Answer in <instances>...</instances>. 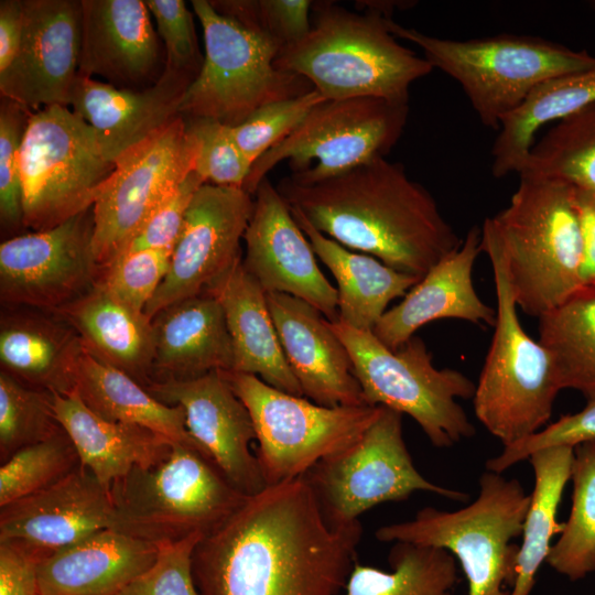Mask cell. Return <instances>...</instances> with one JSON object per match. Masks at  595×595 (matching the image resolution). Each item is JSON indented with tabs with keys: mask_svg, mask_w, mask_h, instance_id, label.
Wrapping results in <instances>:
<instances>
[{
	"mask_svg": "<svg viewBox=\"0 0 595 595\" xmlns=\"http://www.w3.org/2000/svg\"><path fill=\"white\" fill-rule=\"evenodd\" d=\"M387 24L396 37L419 46L433 68L455 79L480 122L495 130L540 84L595 66V57L586 51L538 36L452 40L405 28L391 18Z\"/></svg>",
	"mask_w": 595,
	"mask_h": 595,
	"instance_id": "cell-5",
	"label": "cell"
},
{
	"mask_svg": "<svg viewBox=\"0 0 595 595\" xmlns=\"http://www.w3.org/2000/svg\"><path fill=\"white\" fill-rule=\"evenodd\" d=\"M204 183V180L192 171L154 209L121 253L138 250L173 251L192 198Z\"/></svg>",
	"mask_w": 595,
	"mask_h": 595,
	"instance_id": "cell-50",
	"label": "cell"
},
{
	"mask_svg": "<svg viewBox=\"0 0 595 595\" xmlns=\"http://www.w3.org/2000/svg\"><path fill=\"white\" fill-rule=\"evenodd\" d=\"M158 33L141 0H82L78 74L111 85L137 84L159 61Z\"/></svg>",
	"mask_w": 595,
	"mask_h": 595,
	"instance_id": "cell-25",
	"label": "cell"
},
{
	"mask_svg": "<svg viewBox=\"0 0 595 595\" xmlns=\"http://www.w3.org/2000/svg\"><path fill=\"white\" fill-rule=\"evenodd\" d=\"M20 164L23 226L33 231L90 209L116 167L96 130L60 105L31 112Z\"/></svg>",
	"mask_w": 595,
	"mask_h": 595,
	"instance_id": "cell-11",
	"label": "cell"
},
{
	"mask_svg": "<svg viewBox=\"0 0 595 595\" xmlns=\"http://www.w3.org/2000/svg\"><path fill=\"white\" fill-rule=\"evenodd\" d=\"M509 204L480 228L501 258L517 306L540 318L583 284V241L573 187L519 175Z\"/></svg>",
	"mask_w": 595,
	"mask_h": 595,
	"instance_id": "cell-3",
	"label": "cell"
},
{
	"mask_svg": "<svg viewBox=\"0 0 595 595\" xmlns=\"http://www.w3.org/2000/svg\"><path fill=\"white\" fill-rule=\"evenodd\" d=\"M326 100L316 89L262 106L241 125L234 138L252 164L269 149L292 133L311 110Z\"/></svg>",
	"mask_w": 595,
	"mask_h": 595,
	"instance_id": "cell-45",
	"label": "cell"
},
{
	"mask_svg": "<svg viewBox=\"0 0 595 595\" xmlns=\"http://www.w3.org/2000/svg\"><path fill=\"white\" fill-rule=\"evenodd\" d=\"M387 19L313 2L309 33L281 47L274 66L306 78L326 100L375 97L409 104L410 86L434 68L397 40Z\"/></svg>",
	"mask_w": 595,
	"mask_h": 595,
	"instance_id": "cell-4",
	"label": "cell"
},
{
	"mask_svg": "<svg viewBox=\"0 0 595 595\" xmlns=\"http://www.w3.org/2000/svg\"><path fill=\"white\" fill-rule=\"evenodd\" d=\"M363 528L332 526L304 476L267 486L192 554L199 595H337Z\"/></svg>",
	"mask_w": 595,
	"mask_h": 595,
	"instance_id": "cell-1",
	"label": "cell"
},
{
	"mask_svg": "<svg viewBox=\"0 0 595 595\" xmlns=\"http://www.w3.org/2000/svg\"><path fill=\"white\" fill-rule=\"evenodd\" d=\"M147 390L159 401L182 408L191 436L238 490L253 496L267 487L251 452L256 441L251 415L223 371L156 380Z\"/></svg>",
	"mask_w": 595,
	"mask_h": 595,
	"instance_id": "cell-18",
	"label": "cell"
},
{
	"mask_svg": "<svg viewBox=\"0 0 595 595\" xmlns=\"http://www.w3.org/2000/svg\"><path fill=\"white\" fill-rule=\"evenodd\" d=\"M224 310L234 349L232 372L303 397L282 350L267 293L242 266V257L207 290Z\"/></svg>",
	"mask_w": 595,
	"mask_h": 595,
	"instance_id": "cell-28",
	"label": "cell"
},
{
	"mask_svg": "<svg viewBox=\"0 0 595 595\" xmlns=\"http://www.w3.org/2000/svg\"><path fill=\"white\" fill-rule=\"evenodd\" d=\"M223 374L251 415L256 456L267 486L302 477L322 459L355 443L381 409L325 407L253 375Z\"/></svg>",
	"mask_w": 595,
	"mask_h": 595,
	"instance_id": "cell-13",
	"label": "cell"
},
{
	"mask_svg": "<svg viewBox=\"0 0 595 595\" xmlns=\"http://www.w3.org/2000/svg\"><path fill=\"white\" fill-rule=\"evenodd\" d=\"M165 51V69L196 76L202 62L193 15L183 0H145Z\"/></svg>",
	"mask_w": 595,
	"mask_h": 595,
	"instance_id": "cell-49",
	"label": "cell"
},
{
	"mask_svg": "<svg viewBox=\"0 0 595 595\" xmlns=\"http://www.w3.org/2000/svg\"><path fill=\"white\" fill-rule=\"evenodd\" d=\"M151 322L153 381L232 371L234 349L225 313L210 292L173 303L158 312Z\"/></svg>",
	"mask_w": 595,
	"mask_h": 595,
	"instance_id": "cell-27",
	"label": "cell"
},
{
	"mask_svg": "<svg viewBox=\"0 0 595 595\" xmlns=\"http://www.w3.org/2000/svg\"><path fill=\"white\" fill-rule=\"evenodd\" d=\"M390 572L355 563L344 595H452L459 582L455 558L448 551L394 542Z\"/></svg>",
	"mask_w": 595,
	"mask_h": 595,
	"instance_id": "cell-37",
	"label": "cell"
},
{
	"mask_svg": "<svg viewBox=\"0 0 595 595\" xmlns=\"http://www.w3.org/2000/svg\"><path fill=\"white\" fill-rule=\"evenodd\" d=\"M409 104L375 97L324 100L251 166L244 190L255 195L268 173L288 161L291 180L312 184L386 158L401 138Z\"/></svg>",
	"mask_w": 595,
	"mask_h": 595,
	"instance_id": "cell-12",
	"label": "cell"
},
{
	"mask_svg": "<svg viewBox=\"0 0 595 595\" xmlns=\"http://www.w3.org/2000/svg\"><path fill=\"white\" fill-rule=\"evenodd\" d=\"M53 407L58 423L76 447L80 465L109 490L115 480L134 467L162 462L174 444L143 426L100 418L76 391L53 393Z\"/></svg>",
	"mask_w": 595,
	"mask_h": 595,
	"instance_id": "cell-31",
	"label": "cell"
},
{
	"mask_svg": "<svg viewBox=\"0 0 595 595\" xmlns=\"http://www.w3.org/2000/svg\"><path fill=\"white\" fill-rule=\"evenodd\" d=\"M583 241L582 279L584 285H595V193L573 187Z\"/></svg>",
	"mask_w": 595,
	"mask_h": 595,
	"instance_id": "cell-52",
	"label": "cell"
},
{
	"mask_svg": "<svg viewBox=\"0 0 595 595\" xmlns=\"http://www.w3.org/2000/svg\"><path fill=\"white\" fill-rule=\"evenodd\" d=\"M242 188L204 183L194 194L164 280L147 305L153 316L207 290L241 257L240 242L253 210Z\"/></svg>",
	"mask_w": 595,
	"mask_h": 595,
	"instance_id": "cell-17",
	"label": "cell"
},
{
	"mask_svg": "<svg viewBox=\"0 0 595 595\" xmlns=\"http://www.w3.org/2000/svg\"><path fill=\"white\" fill-rule=\"evenodd\" d=\"M54 315L32 312L1 315V370L30 387L69 394L75 391L85 348L75 329Z\"/></svg>",
	"mask_w": 595,
	"mask_h": 595,
	"instance_id": "cell-30",
	"label": "cell"
},
{
	"mask_svg": "<svg viewBox=\"0 0 595 595\" xmlns=\"http://www.w3.org/2000/svg\"><path fill=\"white\" fill-rule=\"evenodd\" d=\"M595 439V397L587 398L578 412L561 415L539 432L511 445L486 462V469L502 473L515 464L528 459L537 451L553 446H572Z\"/></svg>",
	"mask_w": 595,
	"mask_h": 595,
	"instance_id": "cell-48",
	"label": "cell"
},
{
	"mask_svg": "<svg viewBox=\"0 0 595 595\" xmlns=\"http://www.w3.org/2000/svg\"><path fill=\"white\" fill-rule=\"evenodd\" d=\"M197 142L182 116L127 151L91 207L99 268L119 256L154 209L195 169Z\"/></svg>",
	"mask_w": 595,
	"mask_h": 595,
	"instance_id": "cell-15",
	"label": "cell"
},
{
	"mask_svg": "<svg viewBox=\"0 0 595 595\" xmlns=\"http://www.w3.org/2000/svg\"><path fill=\"white\" fill-rule=\"evenodd\" d=\"M0 509V542L22 545L43 559L115 528L110 490L82 465L52 486Z\"/></svg>",
	"mask_w": 595,
	"mask_h": 595,
	"instance_id": "cell-21",
	"label": "cell"
},
{
	"mask_svg": "<svg viewBox=\"0 0 595 595\" xmlns=\"http://www.w3.org/2000/svg\"><path fill=\"white\" fill-rule=\"evenodd\" d=\"M316 257L337 283L338 321L374 331L391 301L403 298L420 280L385 264L377 258L351 251L316 230L302 214L290 208Z\"/></svg>",
	"mask_w": 595,
	"mask_h": 595,
	"instance_id": "cell-32",
	"label": "cell"
},
{
	"mask_svg": "<svg viewBox=\"0 0 595 595\" xmlns=\"http://www.w3.org/2000/svg\"><path fill=\"white\" fill-rule=\"evenodd\" d=\"M480 248L491 263L497 305L473 404L478 421L508 446L547 425L561 388L551 355L520 323L500 256L490 247Z\"/></svg>",
	"mask_w": 595,
	"mask_h": 595,
	"instance_id": "cell-10",
	"label": "cell"
},
{
	"mask_svg": "<svg viewBox=\"0 0 595 595\" xmlns=\"http://www.w3.org/2000/svg\"><path fill=\"white\" fill-rule=\"evenodd\" d=\"M277 190L326 237L419 279L463 241L431 193L386 158L312 184L286 176Z\"/></svg>",
	"mask_w": 595,
	"mask_h": 595,
	"instance_id": "cell-2",
	"label": "cell"
},
{
	"mask_svg": "<svg viewBox=\"0 0 595 595\" xmlns=\"http://www.w3.org/2000/svg\"><path fill=\"white\" fill-rule=\"evenodd\" d=\"M573 458L572 446L548 447L529 457L534 472V486L509 595H530L537 573L547 562L551 539L563 529L556 516L563 490L571 479Z\"/></svg>",
	"mask_w": 595,
	"mask_h": 595,
	"instance_id": "cell-35",
	"label": "cell"
},
{
	"mask_svg": "<svg viewBox=\"0 0 595 595\" xmlns=\"http://www.w3.org/2000/svg\"><path fill=\"white\" fill-rule=\"evenodd\" d=\"M42 560L28 548L0 542V595H37V565Z\"/></svg>",
	"mask_w": 595,
	"mask_h": 595,
	"instance_id": "cell-51",
	"label": "cell"
},
{
	"mask_svg": "<svg viewBox=\"0 0 595 595\" xmlns=\"http://www.w3.org/2000/svg\"><path fill=\"white\" fill-rule=\"evenodd\" d=\"M54 314L75 329L85 350L97 360L123 371L145 388L152 383L151 320L117 300L98 279Z\"/></svg>",
	"mask_w": 595,
	"mask_h": 595,
	"instance_id": "cell-29",
	"label": "cell"
},
{
	"mask_svg": "<svg viewBox=\"0 0 595 595\" xmlns=\"http://www.w3.org/2000/svg\"><path fill=\"white\" fill-rule=\"evenodd\" d=\"M479 495L468 506L444 511L420 509L413 519L382 526L375 532L382 542H407L441 548L461 563L468 582V595H509L519 547L512 540L522 534L531 494L517 479L485 472Z\"/></svg>",
	"mask_w": 595,
	"mask_h": 595,
	"instance_id": "cell-6",
	"label": "cell"
},
{
	"mask_svg": "<svg viewBox=\"0 0 595 595\" xmlns=\"http://www.w3.org/2000/svg\"><path fill=\"white\" fill-rule=\"evenodd\" d=\"M99 273L91 208L0 245V298L7 305L54 313L88 291Z\"/></svg>",
	"mask_w": 595,
	"mask_h": 595,
	"instance_id": "cell-16",
	"label": "cell"
},
{
	"mask_svg": "<svg viewBox=\"0 0 595 595\" xmlns=\"http://www.w3.org/2000/svg\"><path fill=\"white\" fill-rule=\"evenodd\" d=\"M193 79L164 68L152 86L132 90L78 74L69 107L96 130L116 162L180 116L181 98Z\"/></svg>",
	"mask_w": 595,
	"mask_h": 595,
	"instance_id": "cell-23",
	"label": "cell"
},
{
	"mask_svg": "<svg viewBox=\"0 0 595 595\" xmlns=\"http://www.w3.org/2000/svg\"><path fill=\"white\" fill-rule=\"evenodd\" d=\"M570 516L547 563L571 581L595 571V439L574 447Z\"/></svg>",
	"mask_w": 595,
	"mask_h": 595,
	"instance_id": "cell-39",
	"label": "cell"
},
{
	"mask_svg": "<svg viewBox=\"0 0 595 595\" xmlns=\"http://www.w3.org/2000/svg\"><path fill=\"white\" fill-rule=\"evenodd\" d=\"M267 301L303 397L325 407L368 405L348 350L329 321L310 303L289 294L267 293Z\"/></svg>",
	"mask_w": 595,
	"mask_h": 595,
	"instance_id": "cell-22",
	"label": "cell"
},
{
	"mask_svg": "<svg viewBox=\"0 0 595 595\" xmlns=\"http://www.w3.org/2000/svg\"><path fill=\"white\" fill-rule=\"evenodd\" d=\"M31 110L2 98L0 104V219L2 227L23 226L20 152Z\"/></svg>",
	"mask_w": 595,
	"mask_h": 595,
	"instance_id": "cell-46",
	"label": "cell"
},
{
	"mask_svg": "<svg viewBox=\"0 0 595 595\" xmlns=\"http://www.w3.org/2000/svg\"><path fill=\"white\" fill-rule=\"evenodd\" d=\"M203 537L195 533L159 544L154 563L118 595H199L192 571V554Z\"/></svg>",
	"mask_w": 595,
	"mask_h": 595,
	"instance_id": "cell-47",
	"label": "cell"
},
{
	"mask_svg": "<svg viewBox=\"0 0 595 595\" xmlns=\"http://www.w3.org/2000/svg\"><path fill=\"white\" fill-rule=\"evenodd\" d=\"M220 14L268 35L282 47L300 41L311 29L310 0L209 1Z\"/></svg>",
	"mask_w": 595,
	"mask_h": 595,
	"instance_id": "cell-43",
	"label": "cell"
},
{
	"mask_svg": "<svg viewBox=\"0 0 595 595\" xmlns=\"http://www.w3.org/2000/svg\"><path fill=\"white\" fill-rule=\"evenodd\" d=\"M595 102V66L551 78L536 87L502 119L491 148V174L504 177L521 171L537 132Z\"/></svg>",
	"mask_w": 595,
	"mask_h": 595,
	"instance_id": "cell-34",
	"label": "cell"
},
{
	"mask_svg": "<svg viewBox=\"0 0 595 595\" xmlns=\"http://www.w3.org/2000/svg\"><path fill=\"white\" fill-rule=\"evenodd\" d=\"M62 430L53 393L30 387L0 371V461L19 450L45 441Z\"/></svg>",
	"mask_w": 595,
	"mask_h": 595,
	"instance_id": "cell-40",
	"label": "cell"
},
{
	"mask_svg": "<svg viewBox=\"0 0 595 595\" xmlns=\"http://www.w3.org/2000/svg\"><path fill=\"white\" fill-rule=\"evenodd\" d=\"M191 4L203 29L205 55L181 98L180 116L234 128L264 105L314 89L306 78L274 66L282 47L277 41L218 13L207 0Z\"/></svg>",
	"mask_w": 595,
	"mask_h": 595,
	"instance_id": "cell-9",
	"label": "cell"
},
{
	"mask_svg": "<svg viewBox=\"0 0 595 595\" xmlns=\"http://www.w3.org/2000/svg\"><path fill=\"white\" fill-rule=\"evenodd\" d=\"M75 391L105 420L143 426L206 456L188 433L181 407L159 401L132 377L97 360L86 350L78 364Z\"/></svg>",
	"mask_w": 595,
	"mask_h": 595,
	"instance_id": "cell-33",
	"label": "cell"
},
{
	"mask_svg": "<svg viewBox=\"0 0 595 595\" xmlns=\"http://www.w3.org/2000/svg\"><path fill=\"white\" fill-rule=\"evenodd\" d=\"M519 175L595 193V102L554 122L534 141Z\"/></svg>",
	"mask_w": 595,
	"mask_h": 595,
	"instance_id": "cell-38",
	"label": "cell"
},
{
	"mask_svg": "<svg viewBox=\"0 0 595 595\" xmlns=\"http://www.w3.org/2000/svg\"><path fill=\"white\" fill-rule=\"evenodd\" d=\"M23 34V0L0 1V73L14 61Z\"/></svg>",
	"mask_w": 595,
	"mask_h": 595,
	"instance_id": "cell-53",
	"label": "cell"
},
{
	"mask_svg": "<svg viewBox=\"0 0 595 595\" xmlns=\"http://www.w3.org/2000/svg\"><path fill=\"white\" fill-rule=\"evenodd\" d=\"M480 251V228L474 226L458 248L435 263L399 304L386 311L374 334L396 350L420 327L441 318L494 326L496 309L479 298L473 283V268Z\"/></svg>",
	"mask_w": 595,
	"mask_h": 595,
	"instance_id": "cell-24",
	"label": "cell"
},
{
	"mask_svg": "<svg viewBox=\"0 0 595 595\" xmlns=\"http://www.w3.org/2000/svg\"><path fill=\"white\" fill-rule=\"evenodd\" d=\"M159 547L99 530L37 565V595H118L155 561Z\"/></svg>",
	"mask_w": 595,
	"mask_h": 595,
	"instance_id": "cell-26",
	"label": "cell"
},
{
	"mask_svg": "<svg viewBox=\"0 0 595 595\" xmlns=\"http://www.w3.org/2000/svg\"><path fill=\"white\" fill-rule=\"evenodd\" d=\"M171 250L128 251L100 269L98 281L121 303L143 312L164 280Z\"/></svg>",
	"mask_w": 595,
	"mask_h": 595,
	"instance_id": "cell-44",
	"label": "cell"
},
{
	"mask_svg": "<svg viewBox=\"0 0 595 595\" xmlns=\"http://www.w3.org/2000/svg\"><path fill=\"white\" fill-rule=\"evenodd\" d=\"M244 235L242 266L266 293H284L338 321L337 290L321 271L314 250L292 212L268 177L253 195Z\"/></svg>",
	"mask_w": 595,
	"mask_h": 595,
	"instance_id": "cell-20",
	"label": "cell"
},
{
	"mask_svg": "<svg viewBox=\"0 0 595 595\" xmlns=\"http://www.w3.org/2000/svg\"><path fill=\"white\" fill-rule=\"evenodd\" d=\"M539 342L562 389L595 397V285H584L539 318Z\"/></svg>",
	"mask_w": 595,
	"mask_h": 595,
	"instance_id": "cell-36",
	"label": "cell"
},
{
	"mask_svg": "<svg viewBox=\"0 0 595 595\" xmlns=\"http://www.w3.org/2000/svg\"><path fill=\"white\" fill-rule=\"evenodd\" d=\"M115 530L162 544L206 536L248 499L198 450L174 443L150 467H134L110 486Z\"/></svg>",
	"mask_w": 595,
	"mask_h": 595,
	"instance_id": "cell-7",
	"label": "cell"
},
{
	"mask_svg": "<svg viewBox=\"0 0 595 595\" xmlns=\"http://www.w3.org/2000/svg\"><path fill=\"white\" fill-rule=\"evenodd\" d=\"M82 0H23V34L11 65L0 73L2 98L31 111L69 107L78 76Z\"/></svg>",
	"mask_w": 595,
	"mask_h": 595,
	"instance_id": "cell-19",
	"label": "cell"
},
{
	"mask_svg": "<svg viewBox=\"0 0 595 595\" xmlns=\"http://www.w3.org/2000/svg\"><path fill=\"white\" fill-rule=\"evenodd\" d=\"M351 358L365 402L410 415L437 448L472 437L475 428L457 399L474 397L476 385L463 372L433 365L424 342L411 337L396 350L374 334L329 322Z\"/></svg>",
	"mask_w": 595,
	"mask_h": 595,
	"instance_id": "cell-8",
	"label": "cell"
},
{
	"mask_svg": "<svg viewBox=\"0 0 595 595\" xmlns=\"http://www.w3.org/2000/svg\"><path fill=\"white\" fill-rule=\"evenodd\" d=\"M80 465L62 429L52 437L15 452L0 467V508L57 483Z\"/></svg>",
	"mask_w": 595,
	"mask_h": 595,
	"instance_id": "cell-41",
	"label": "cell"
},
{
	"mask_svg": "<svg viewBox=\"0 0 595 595\" xmlns=\"http://www.w3.org/2000/svg\"><path fill=\"white\" fill-rule=\"evenodd\" d=\"M304 477L332 526L358 521L370 508L423 490L467 501L466 493L439 486L415 468L402 433V414L381 407L363 435L314 465Z\"/></svg>",
	"mask_w": 595,
	"mask_h": 595,
	"instance_id": "cell-14",
	"label": "cell"
},
{
	"mask_svg": "<svg viewBox=\"0 0 595 595\" xmlns=\"http://www.w3.org/2000/svg\"><path fill=\"white\" fill-rule=\"evenodd\" d=\"M183 118L198 147L194 171L205 183L244 190L252 162L238 147L232 128L208 118Z\"/></svg>",
	"mask_w": 595,
	"mask_h": 595,
	"instance_id": "cell-42",
	"label": "cell"
}]
</instances>
